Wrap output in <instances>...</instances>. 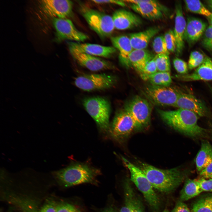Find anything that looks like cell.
Masks as SVG:
<instances>
[{"label":"cell","instance_id":"28","mask_svg":"<svg viewBox=\"0 0 212 212\" xmlns=\"http://www.w3.org/2000/svg\"><path fill=\"white\" fill-rule=\"evenodd\" d=\"M184 2L187 9L191 12L201 14L206 17L212 14V12L208 9L200 1L186 0Z\"/></svg>","mask_w":212,"mask_h":212},{"label":"cell","instance_id":"15","mask_svg":"<svg viewBox=\"0 0 212 212\" xmlns=\"http://www.w3.org/2000/svg\"><path fill=\"white\" fill-rule=\"evenodd\" d=\"M124 204L120 212H145L141 198L128 180L123 183Z\"/></svg>","mask_w":212,"mask_h":212},{"label":"cell","instance_id":"19","mask_svg":"<svg viewBox=\"0 0 212 212\" xmlns=\"http://www.w3.org/2000/svg\"><path fill=\"white\" fill-rule=\"evenodd\" d=\"M207 27L206 23L201 19L188 17L186 21L184 40L189 45H193L202 37Z\"/></svg>","mask_w":212,"mask_h":212},{"label":"cell","instance_id":"47","mask_svg":"<svg viewBox=\"0 0 212 212\" xmlns=\"http://www.w3.org/2000/svg\"><path fill=\"white\" fill-rule=\"evenodd\" d=\"M211 62H212V58H211Z\"/></svg>","mask_w":212,"mask_h":212},{"label":"cell","instance_id":"5","mask_svg":"<svg viewBox=\"0 0 212 212\" xmlns=\"http://www.w3.org/2000/svg\"><path fill=\"white\" fill-rule=\"evenodd\" d=\"M83 104L99 128L104 132H109L110 107L108 100L102 97H90L84 99Z\"/></svg>","mask_w":212,"mask_h":212},{"label":"cell","instance_id":"33","mask_svg":"<svg viewBox=\"0 0 212 212\" xmlns=\"http://www.w3.org/2000/svg\"><path fill=\"white\" fill-rule=\"evenodd\" d=\"M158 72L155 61V56L145 65L139 73L141 77L144 80H148L150 76Z\"/></svg>","mask_w":212,"mask_h":212},{"label":"cell","instance_id":"13","mask_svg":"<svg viewBox=\"0 0 212 212\" xmlns=\"http://www.w3.org/2000/svg\"><path fill=\"white\" fill-rule=\"evenodd\" d=\"M131 4L130 7L135 11L144 17L155 20L162 18L165 9L158 1L153 0H123Z\"/></svg>","mask_w":212,"mask_h":212},{"label":"cell","instance_id":"9","mask_svg":"<svg viewBox=\"0 0 212 212\" xmlns=\"http://www.w3.org/2000/svg\"><path fill=\"white\" fill-rule=\"evenodd\" d=\"M135 129L137 126L135 122L124 108L115 115L109 132L112 138L119 141L128 137Z\"/></svg>","mask_w":212,"mask_h":212},{"label":"cell","instance_id":"40","mask_svg":"<svg viewBox=\"0 0 212 212\" xmlns=\"http://www.w3.org/2000/svg\"><path fill=\"white\" fill-rule=\"evenodd\" d=\"M199 174L201 178L206 179L212 178V162L200 172Z\"/></svg>","mask_w":212,"mask_h":212},{"label":"cell","instance_id":"37","mask_svg":"<svg viewBox=\"0 0 212 212\" xmlns=\"http://www.w3.org/2000/svg\"><path fill=\"white\" fill-rule=\"evenodd\" d=\"M195 180L203 191L212 192V178H201Z\"/></svg>","mask_w":212,"mask_h":212},{"label":"cell","instance_id":"31","mask_svg":"<svg viewBox=\"0 0 212 212\" xmlns=\"http://www.w3.org/2000/svg\"><path fill=\"white\" fill-rule=\"evenodd\" d=\"M152 47L157 54H165L169 55L164 35L156 37L153 40Z\"/></svg>","mask_w":212,"mask_h":212},{"label":"cell","instance_id":"7","mask_svg":"<svg viewBox=\"0 0 212 212\" xmlns=\"http://www.w3.org/2000/svg\"><path fill=\"white\" fill-rule=\"evenodd\" d=\"M113 75L105 74H91L77 77L75 85L83 90L90 91L108 89L113 87L116 82Z\"/></svg>","mask_w":212,"mask_h":212},{"label":"cell","instance_id":"36","mask_svg":"<svg viewBox=\"0 0 212 212\" xmlns=\"http://www.w3.org/2000/svg\"><path fill=\"white\" fill-rule=\"evenodd\" d=\"M173 63L175 69L180 74H187L188 68V65L185 61L176 57L173 59Z\"/></svg>","mask_w":212,"mask_h":212},{"label":"cell","instance_id":"45","mask_svg":"<svg viewBox=\"0 0 212 212\" xmlns=\"http://www.w3.org/2000/svg\"><path fill=\"white\" fill-rule=\"evenodd\" d=\"M206 18L209 23V25L212 26V14Z\"/></svg>","mask_w":212,"mask_h":212},{"label":"cell","instance_id":"20","mask_svg":"<svg viewBox=\"0 0 212 212\" xmlns=\"http://www.w3.org/2000/svg\"><path fill=\"white\" fill-rule=\"evenodd\" d=\"M177 77L184 81L212 80V62L211 58L205 56L203 63L193 72L179 74Z\"/></svg>","mask_w":212,"mask_h":212},{"label":"cell","instance_id":"21","mask_svg":"<svg viewBox=\"0 0 212 212\" xmlns=\"http://www.w3.org/2000/svg\"><path fill=\"white\" fill-rule=\"evenodd\" d=\"M69 43L82 51L95 56L110 58L115 53L116 50L113 47L74 42Z\"/></svg>","mask_w":212,"mask_h":212},{"label":"cell","instance_id":"27","mask_svg":"<svg viewBox=\"0 0 212 212\" xmlns=\"http://www.w3.org/2000/svg\"><path fill=\"white\" fill-rule=\"evenodd\" d=\"M149 80L153 85L169 87L172 80L170 72L158 71L150 77Z\"/></svg>","mask_w":212,"mask_h":212},{"label":"cell","instance_id":"18","mask_svg":"<svg viewBox=\"0 0 212 212\" xmlns=\"http://www.w3.org/2000/svg\"><path fill=\"white\" fill-rule=\"evenodd\" d=\"M115 28L119 30H124L132 28L140 25L142 22L140 19L134 14L123 9L116 11L112 16Z\"/></svg>","mask_w":212,"mask_h":212},{"label":"cell","instance_id":"10","mask_svg":"<svg viewBox=\"0 0 212 212\" xmlns=\"http://www.w3.org/2000/svg\"><path fill=\"white\" fill-rule=\"evenodd\" d=\"M52 23L57 41L67 40L80 42L89 38L87 34L78 30L72 21L67 18H54Z\"/></svg>","mask_w":212,"mask_h":212},{"label":"cell","instance_id":"29","mask_svg":"<svg viewBox=\"0 0 212 212\" xmlns=\"http://www.w3.org/2000/svg\"><path fill=\"white\" fill-rule=\"evenodd\" d=\"M191 212H212V195L198 199L193 204Z\"/></svg>","mask_w":212,"mask_h":212},{"label":"cell","instance_id":"12","mask_svg":"<svg viewBox=\"0 0 212 212\" xmlns=\"http://www.w3.org/2000/svg\"><path fill=\"white\" fill-rule=\"evenodd\" d=\"M145 94L153 103L161 106H174L180 92L169 87L153 85L147 87Z\"/></svg>","mask_w":212,"mask_h":212},{"label":"cell","instance_id":"1","mask_svg":"<svg viewBox=\"0 0 212 212\" xmlns=\"http://www.w3.org/2000/svg\"><path fill=\"white\" fill-rule=\"evenodd\" d=\"M138 167L144 173L153 188L164 193L174 191L183 181L184 172L179 168L162 169L142 162Z\"/></svg>","mask_w":212,"mask_h":212},{"label":"cell","instance_id":"46","mask_svg":"<svg viewBox=\"0 0 212 212\" xmlns=\"http://www.w3.org/2000/svg\"><path fill=\"white\" fill-rule=\"evenodd\" d=\"M162 212H169L168 210H165Z\"/></svg>","mask_w":212,"mask_h":212},{"label":"cell","instance_id":"22","mask_svg":"<svg viewBox=\"0 0 212 212\" xmlns=\"http://www.w3.org/2000/svg\"><path fill=\"white\" fill-rule=\"evenodd\" d=\"M160 29V27L155 26L143 31L130 34L129 37L133 50L145 49L150 40Z\"/></svg>","mask_w":212,"mask_h":212},{"label":"cell","instance_id":"44","mask_svg":"<svg viewBox=\"0 0 212 212\" xmlns=\"http://www.w3.org/2000/svg\"><path fill=\"white\" fill-rule=\"evenodd\" d=\"M206 3L210 9L212 11V0H209L206 1Z\"/></svg>","mask_w":212,"mask_h":212},{"label":"cell","instance_id":"4","mask_svg":"<svg viewBox=\"0 0 212 212\" xmlns=\"http://www.w3.org/2000/svg\"><path fill=\"white\" fill-rule=\"evenodd\" d=\"M122 160L130 174V180L142 193L147 203L154 210H157L160 205L159 199L153 188L143 172L123 156Z\"/></svg>","mask_w":212,"mask_h":212},{"label":"cell","instance_id":"8","mask_svg":"<svg viewBox=\"0 0 212 212\" xmlns=\"http://www.w3.org/2000/svg\"><path fill=\"white\" fill-rule=\"evenodd\" d=\"M124 108L135 122L137 129L146 126L149 123L152 107L146 99L139 96L133 97Z\"/></svg>","mask_w":212,"mask_h":212},{"label":"cell","instance_id":"17","mask_svg":"<svg viewBox=\"0 0 212 212\" xmlns=\"http://www.w3.org/2000/svg\"><path fill=\"white\" fill-rule=\"evenodd\" d=\"M175 25L173 30L176 42L175 54L180 55L184 47V34L186 21L184 16L181 3L177 2L175 6Z\"/></svg>","mask_w":212,"mask_h":212},{"label":"cell","instance_id":"3","mask_svg":"<svg viewBox=\"0 0 212 212\" xmlns=\"http://www.w3.org/2000/svg\"><path fill=\"white\" fill-rule=\"evenodd\" d=\"M99 170L87 165L75 163L54 173L56 178L63 186L69 187L84 183H94Z\"/></svg>","mask_w":212,"mask_h":212},{"label":"cell","instance_id":"38","mask_svg":"<svg viewBox=\"0 0 212 212\" xmlns=\"http://www.w3.org/2000/svg\"><path fill=\"white\" fill-rule=\"evenodd\" d=\"M56 212H78L73 205L68 203H60L57 206Z\"/></svg>","mask_w":212,"mask_h":212},{"label":"cell","instance_id":"35","mask_svg":"<svg viewBox=\"0 0 212 212\" xmlns=\"http://www.w3.org/2000/svg\"><path fill=\"white\" fill-rule=\"evenodd\" d=\"M164 36L169 52L172 53L175 52L176 42L173 30L169 29Z\"/></svg>","mask_w":212,"mask_h":212},{"label":"cell","instance_id":"39","mask_svg":"<svg viewBox=\"0 0 212 212\" xmlns=\"http://www.w3.org/2000/svg\"><path fill=\"white\" fill-rule=\"evenodd\" d=\"M57 206L54 202L49 201L43 206L39 212H56Z\"/></svg>","mask_w":212,"mask_h":212},{"label":"cell","instance_id":"42","mask_svg":"<svg viewBox=\"0 0 212 212\" xmlns=\"http://www.w3.org/2000/svg\"><path fill=\"white\" fill-rule=\"evenodd\" d=\"M92 1L98 4H117L120 6H125V2L123 0H92Z\"/></svg>","mask_w":212,"mask_h":212},{"label":"cell","instance_id":"48","mask_svg":"<svg viewBox=\"0 0 212 212\" xmlns=\"http://www.w3.org/2000/svg\"></svg>","mask_w":212,"mask_h":212},{"label":"cell","instance_id":"14","mask_svg":"<svg viewBox=\"0 0 212 212\" xmlns=\"http://www.w3.org/2000/svg\"><path fill=\"white\" fill-rule=\"evenodd\" d=\"M39 3L43 12L53 18H67L72 13L73 3L70 0H43Z\"/></svg>","mask_w":212,"mask_h":212},{"label":"cell","instance_id":"34","mask_svg":"<svg viewBox=\"0 0 212 212\" xmlns=\"http://www.w3.org/2000/svg\"><path fill=\"white\" fill-rule=\"evenodd\" d=\"M201 44L206 50L212 53V26L210 25L207 27L202 36Z\"/></svg>","mask_w":212,"mask_h":212},{"label":"cell","instance_id":"2","mask_svg":"<svg viewBox=\"0 0 212 212\" xmlns=\"http://www.w3.org/2000/svg\"><path fill=\"white\" fill-rule=\"evenodd\" d=\"M158 111L165 122L184 135L198 137L202 136L206 132V130L198 124V115L192 111L180 108L174 110Z\"/></svg>","mask_w":212,"mask_h":212},{"label":"cell","instance_id":"24","mask_svg":"<svg viewBox=\"0 0 212 212\" xmlns=\"http://www.w3.org/2000/svg\"><path fill=\"white\" fill-rule=\"evenodd\" d=\"M154 57L150 52L145 49H134L128 57V66L130 64L139 73Z\"/></svg>","mask_w":212,"mask_h":212},{"label":"cell","instance_id":"23","mask_svg":"<svg viewBox=\"0 0 212 212\" xmlns=\"http://www.w3.org/2000/svg\"><path fill=\"white\" fill-rule=\"evenodd\" d=\"M111 41L113 47L119 52L120 62L124 65L128 66V57L133 50L129 37L124 35L112 37Z\"/></svg>","mask_w":212,"mask_h":212},{"label":"cell","instance_id":"6","mask_svg":"<svg viewBox=\"0 0 212 212\" xmlns=\"http://www.w3.org/2000/svg\"><path fill=\"white\" fill-rule=\"evenodd\" d=\"M80 11L90 28L102 38L110 36L115 28L112 16L85 6Z\"/></svg>","mask_w":212,"mask_h":212},{"label":"cell","instance_id":"25","mask_svg":"<svg viewBox=\"0 0 212 212\" xmlns=\"http://www.w3.org/2000/svg\"><path fill=\"white\" fill-rule=\"evenodd\" d=\"M212 162V145L207 141L203 140L195 159L197 171L200 173Z\"/></svg>","mask_w":212,"mask_h":212},{"label":"cell","instance_id":"41","mask_svg":"<svg viewBox=\"0 0 212 212\" xmlns=\"http://www.w3.org/2000/svg\"><path fill=\"white\" fill-rule=\"evenodd\" d=\"M172 212H191L187 205L180 201L176 204Z\"/></svg>","mask_w":212,"mask_h":212},{"label":"cell","instance_id":"26","mask_svg":"<svg viewBox=\"0 0 212 212\" xmlns=\"http://www.w3.org/2000/svg\"><path fill=\"white\" fill-rule=\"evenodd\" d=\"M203 191L195 180L187 178L180 192V201H187L198 196Z\"/></svg>","mask_w":212,"mask_h":212},{"label":"cell","instance_id":"11","mask_svg":"<svg viewBox=\"0 0 212 212\" xmlns=\"http://www.w3.org/2000/svg\"><path fill=\"white\" fill-rule=\"evenodd\" d=\"M69 50L73 59L80 65L93 71L115 69L110 62L83 52L68 43Z\"/></svg>","mask_w":212,"mask_h":212},{"label":"cell","instance_id":"30","mask_svg":"<svg viewBox=\"0 0 212 212\" xmlns=\"http://www.w3.org/2000/svg\"><path fill=\"white\" fill-rule=\"evenodd\" d=\"M155 58L158 71L170 72L169 55L165 54H157L155 56Z\"/></svg>","mask_w":212,"mask_h":212},{"label":"cell","instance_id":"32","mask_svg":"<svg viewBox=\"0 0 212 212\" xmlns=\"http://www.w3.org/2000/svg\"><path fill=\"white\" fill-rule=\"evenodd\" d=\"M205 57L199 51H195L191 52L188 62L189 69L191 70L198 67L203 63Z\"/></svg>","mask_w":212,"mask_h":212},{"label":"cell","instance_id":"43","mask_svg":"<svg viewBox=\"0 0 212 212\" xmlns=\"http://www.w3.org/2000/svg\"><path fill=\"white\" fill-rule=\"evenodd\" d=\"M102 212H120L117 210L115 207L111 206L105 208Z\"/></svg>","mask_w":212,"mask_h":212},{"label":"cell","instance_id":"16","mask_svg":"<svg viewBox=\"0 0 212 212\" xmlns=\"http://www.w3.org/2000/svg\"><path fill=\"white\" fill-rule=\"evenodd\" d=\"M174 107L190 111L200 117L205 116L208 112L206 107L201 100L192 95L181 92Z\"/></svg>","mask_w":212,"mask_h":212}]
</instances>
